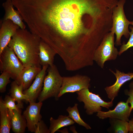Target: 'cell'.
<instances>
[{"mask_svg":"<svg viewBox=\"0 0 133 133\" xmlns=\"http://www.w3.org/2000/svg\"><path fill=\"white\" fill-rule=\"evenodd\" d=\"M78 105L77 103H75L73 107L69 106L67 108L66 111L68 113V116L79 125L83 126L87 129H91L90 126L81 117L78 108Z\"/></svg>","mask_w":133,"mask_h":133,"instance_id":"cell-21","label":"cell"},{"mask_svg":"<svg viewBox=\"0 0 133 133\" xmlns=\"http://www.w3.org/2000/svg\"><path fill=\"white\" fill-rule=\"evenodd\" d=\"M8 113L13 131L15 133H24L27 127V122L23 115L21 114V110H8Z\"/></svg>","mask_w":133,"mask_h":133,"instance_id":"cell-17","label":"cell"},{"mask_svg":"<svg viewBox=\"0 0 133 133\" xmlns=\"http://www.w3.org/2000/svg\"><path fill=\"white\" fill-rule=\"evenodd\" d=\"M10 90V96L17 102V106L21 109L23 107L22 101L25 100L29 102L28 96L23 93V87L22 85H18L15 81L11 82Z\"/></svg>","mask_w":133,"mask_h":133,"instance_id":"cell-19","label":"cell"},{"mask_svg":"<svg viewBox=\"0 0 133 133\" xmlns=\"http://www.w3.org/2000/svg\"><path fill=\"white\" fill-rule=\"evenodd\" d=\"M109 70L115 75L116 80L113 85L106 87L105 90L108 98L111 100H113L118 96L120 89L123 85L133 78V73L129 72L125 73L116 69V72L111 69Z\"/></svg>","mask_w":133,"mask_h":133,"instance_id":"cell-11","label":"cell"},{"mask_svg":"<svg viewBox=\"0 0 133 133\" xmlns=\"http://www.w3.org/2000/svg\"><path fill=\"white\" fill-rule=\"evenodd\" d=\"M114 33L110 32L104 36L95 52L94 61L103 68L105 62L116 60L119 51L114 46Z\"/></svg>","mask_w":133,"mask_h":133,"instance_id":"cell-5","label":"cell"},{"mask_svg":"<svg viewBox=\"0 0 133 133\" xmlns=\"http://www.w3.org/2000/svg\"><path fill=\"white\" fill-rule=\"evenodd\" d=\"M12 0H7L3 4L5 14L1 20L4 21L8 19L11 20L18 25L21 29H25L26 26L23 22V19L17 10H15L13 7Z\"/></svg>","mask_w":133,"mask_h":133,"instance_id":"cell-15","label":"cell"},{"mask_svg":"<svg viewBox=\"0 0 133 133\" xmlns=\"http://www.w3.org/2000/svg\"><path fill=\"white\" fill-rule=\"evenodd\" d=\"M113 122L114 132L116 133H127L129 132L128 121L114 119H112Z\"/></svg>","mask_w":133,"mask_h":133,"instance_id":"cell-22","label":"cell"},{"mask_svg":"<svg viewBox=\"0 0 133 133\" xmlns=\"http://www.w3.org/2000/svg\"><path fill=\"white\" fill-rule=\"evenodd\" d=\"M0 133H9L11 128V117L8 109L5 106L1 97L0 99Z\"/></svg>","mask_w":133,"mask_h":133,"instance_id":"cell-18","label":"cell"},{"mask_svg":"<svg viewBox=\"0 0 133 133\" xmlns=\"http://www.w3.org/2000/svg\"><path fill=\"white\" fill-rule=\"evenodd\" d=\"M105 3V0H38L26 10L25 21L32 32L47 42L56 33L51 43L61 36L62 43L59 49L72 53L83 46L79 38L83 16L101 13Z\"/></svg>","mask_w":133,"mask_h":133,"instance_id":"cell-1","label":"cell"},{"mask_svg":"<svg viewBox=\"0 0 133 133\" xmlns=\"http://www.w3.org/2000/svg\"><path fill=\"white\" fill-rule=\"evenodd\" d=\"M50 123L49 129L50 133H54L60 128L73 125L75 122L68 116L61 115L56 119L51 117L50 118Z\"/></svg>","mask_w":133,"mask_h":133,"instance_id":"cell-20","label":"cell"},{"mask_svg":"<svg viewBox=\"0 0 133 133\" xmlns=\"http://www.w3.org/2000/svg\"><path fill=\"white\" fill-rule=\"evenodd\" d=\"M0 54L7 46L17 30L20 28L11 20L0 21Z\"/></svg>","mask_w":133,"mask_h":133,"instance_id":"cell-13","label":"cell"},{"mask_svg":"<svg viewBox=\"0 0 133 133\" xmlns=\"http://www.w3.org/2000/svg\"><path fill=\"white\" fill-rule=\"evenodd\" d=\"M131 22H132V23H131V25H132L133 26V21H131Z\"/></svg>","mask_w":133,"mask_h":133,"instance_id":"cell-30","label":"cell"},{"mask_svg":"<svg viewBox=\"0 0 133 133\" xmlns=\"http://www.w3.org/2000/svg\"><path fill=\"white\" fill-rule=\"evenodd\" d=\"M126 95L129 96L127 101L131 104L130 110L131 112L133 109V88H130L129 90H126L124 91Z\"/></svg>","mask_w":133,"mask_h":133,"instance_id":"cell-27","label":"cell"},{"mask_svg":"<svg viewBox=\"0 0 133 133\" xmlns=\"http://www.w3.org/2000/svg\"><path fill=\"white\" fill-rule=\"evenodd\" d=\"M48 74L44 81L42 89L38 98L39 101L42 102L51 97L56 100L61 87L63 77L60 75L57 66L54 64L49 66Z\"/></svg>","mask_w":133,"mask_h":133,"instance_id":"cell-3","label":"cell"},{"mask_svg":"<svg viewBox=\"0 0 133 133\" xmlns=\"http://www.w3.org/2000/svg\"><path fill=\"white\" fill-rule=\"evenodd\" d=\"M41 69V66H36L24 67L19 75L14 81L18 85H22L23 90H25L30 86Z\"/></svg>","mask_w":133,"mask_h":133,"instance_id":"cell-14","label":"cell"},{"mask_svg":"<svg viewBox=\"0 0 133 133\" xmlns=\"http://www.w3.org/2000/svg\"><path fill=\"white\" fill-rule=\"evenodd\" d=\"M56 52L48 44L41 39L39 46V56L40 64L42 66L53 65Z\"/></svg>","mask_w":133,"mask_h":133,"instance_id":"cell-16","label":"cell"},{"mask_svg":"<svg viewBox=\"0 0 133 133\" xmlns=\"http://www.w3.org/2000/svg\"><path fill=\"white\" fill-rule=\"evenodd\" d=\"M3 101L5 106L9 110L12 111L14 110L19 111L20 110V109L15 104V101L10 96L6 95Z\"/></svg>","mask_w":133,"mask_h":133,"instance_id":"cell-25","label":"cell"},{"mask_svg":"<svg viewBox=\"0 0 133 133\" xmlns=\"http://www.w3.org/2000/svg\"><path fill=\"white\" fill-rule=\"evenodd\" d=\"M91 79L85 75H76L71 76L63 77L62 83L58 98L68 93L77 92L86 88H89Z\"/></svg>","mask_w":133,"mask_h":133,"instance_id":"cell-8","label":"cell"},{"mask_svg":"<svg viewBox=\"0 0 133 133\" xmlns=\"http://www.w3.org/2000/svg\"><path fill=\"white\" fill-rule=\"evenodd\" d=\"M11 78L10 74L6 72H3L0 76V92H4L6 91L7 84L10 83V78Z\"/></svg>","mask_w":133,"mask_h":133,"instance_id":"cell-23","label":"cell"},{"mask_svg":"<svg viewBox=\"0 0 133 133\" xmlns=\"http://www.w3.org/2000/svg\"><path fill=\"white\" fill-rule=\"evenodd\" d=\"M48 65L42 66L41 70L36 76L33 83L23 93L28 97L29 102H35L41 91L43 85L44 79Z\"/></svg>","mask_w":133,"mask_h":133,"instance_id":"cell-12","label":"cell"},{"mask_svg":"<svg viewBox=\"0 0 133 133\" xmlns=\"http://www.w3.org/2000/svg\"><path fill=\"white\" fill-rule=\"evenodd\" d=\"M29 102V105L23 112V115L26 120L28 130L34 133L37 124L41 120L40 112L43 103L40 101Z\"/></svg>","mask_w":133,"mask_h":133,"instance_id":"cell-10","label":"cell"},{"mask_svg":"<svg viewBox=\"0 0 133 133\" xmlns=\"http://www.w3.org/2000/svg\"><path fill=\"white\" fill-rule=\"evenodd\" d=\"M125 1L119 0L113 11L112 23L110 32L116 35L115 44L117 46L122 45L121 39L122 36L127 38L130 36L128 27L131 25L132 22L127 19L125 14L124 6Z\"/></svg>","mask_w":133,"mask_h":133,"instance_id":"cell-4","label":"cell"},{"mask_svg":"<svg viewBox=\"0 0 133 133\" xmlns=\"http://www.w3.org/2000/svg\"><path fill=\"white\" fill-rule=\"evenodd\" d=\"M24 67L14 51L7 46L0 54V70L1 73H9L15 80L19 75Z\"/></svg>","mask_w":133,"mask_h":133,"instance_id":"cell-7","label":"cell"},{"mask_svg":"<svg viewBox=\"0 0 133 133\" xmlns=\"http://www.w3.org/2000/svg\"><path fill=\"white\" fill-rule=\"evenodd\" d=\"M130 28L131 30V32L129 33L130 38L126 43L123 42L121 45L119 51V55H121L129 48L133 47V27L130 26Z\"/></svg>","mask_w":133,"mask_h":133,"instance_id":"cell-24","label":"cell"},{"mask_svg":"<svg viewBox=\"0 0 133 133\" xmlns=\"http://www.w3.org/2000/svg\"><path fill=\"white\" fill-rule=\"evenodd\" d=\"M129 86L130 88H133V81L130 83L129 85Z\"/></svg>","mask_w":133,"mask_h":133,"instance_id":"cell-29","label":"cell"},{"mask_svg":"<svg viewBox=\"0 0 133 133\" xmlns=\"http://www.w3.org/2000/svg\"><path fill=\"white\" fill-rule=\"evenodd\" d=\"M35 133H49L50 131L44 121L42 120L40 121L37 124Z\"/></svg>","mask_w":133,"mask_h":133,"instance_id":"cell-26","label":"cell"},{"mask_svg":"<svg viewBox=\"0 0 133 133\" xmlns=\"http://www.w3.org/2000/svg\"><path fill=\"white\" fill-rule=\"evenodd\" d=\"M41 40L38 36L26 29L20 28L12 36L8 46L13 50L24 67L41 66L39 56Z\"/></svg>","mask_w":133,"mask_h":133,"instance_id":"cell-2","label":"cell"},{"mask_svg":"<svg viewBox=\"0 0 133 133\" xmlns=\"http://www.w3.org/2000/svg\"><path fill=\"white\" fill-rule=\"evenodd\" d=\"M129 132L130 133H133V117L131 120H129Z\"/></svg>","mask_w":133,"mask_h":133,"instance_id":"cell-28","label":"cell"},{"mask_svg":"<svg viewBox=\"0 0 133 133\" xmlns=\"http://www.w3.org/2000/svg\"><path fill=\"white\" fill-rule=\"evenodd\" d=\"M77 99L80 102L84 104V107L88 115H91L101 110V107L109 109L113 105V100L107 102L103 100L99 94L90 92L86 88L76 92Z\"/></svg>","mask_w":133,"mask_h":133,"instance_id":"cell-6","label":"cell"},{"mask_svg":"<svg viewBox=\"0 0 133 133\" xmlns=\"http://www.w3.org/2000/svg\"><path fill=\"white\" fill-rule=\"evenodd\" d=\"M127 101L125 102H118L113 110H110L107 112L101 111L97 113V116L99 118L104 119L108 118L111 119H120L129 121V118L131 112L130 106Z\"/></svg>","mask_w":133,"mask_h":133,"instance_id":"cell-9","label":"cell"}]
</instances>
